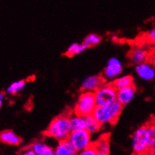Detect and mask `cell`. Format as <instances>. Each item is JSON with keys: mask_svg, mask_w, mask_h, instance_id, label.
I'll return each mask as SVG.
<instances>
[{"mask_svg": "<svg viewBox=\"0 0 155 155\" xmlns=\"http://www.w3.org/2000/svg\"><path fill=\"white\" fill-rule=\"evenodd\" d=\"M69 113H63L51 120L45 132V136L56 140H63L69 137L72 133Z\"/></svg>", "mask_w": 155, "mask_h": 155, "instance_id": "cell-1", "label": "cell"}, {"mask_svg": "<svg viewBox=\"0 0 155 155\" xmlns=\"http://www.w3.org/2000/svg\"><path fill=\"white\" fill-rule=\"evenodd\" d=\"M124 105L117 100L105 105H97L93 114L102 125H114L118 120Z\"/></svg>", "mask_w": 155, "mask_h": 155, "instance_id": "cell-2", "label": "cell"}, {"mask_svg": "<svg viewBox=\"0 0 155 155\" xmlns=\"http://www.w3.org/2000/svg\"><path fill=\"white\" fill-rule=\"evenodd\" d=\"M97 105L94 92L82 91L78 99L73 112L78 115H88L93 114Z\"/></svg>", "mask_w": 155, "mask_h": 155, "instance_id": "cell-3", "label": "cell"}, {"mask_svg": "<svg viewBox=\"0 0 155 155\" xmlns=\"http://www.w3.org/2000/svg\"><path fill=\"white\" fill-rule=\"evenodd\" d=\"M132 148L133 154H148L150 147L148 145L146 126L140 127L132 136Z\"/></svg>", "mask_w": 155, "mask_h": 155, "instance_id": "cell-4", "label": "cell"}, {"mask_svg": "<svg viewBox=\"0 0 155 155\" xmlns=\"http://www.w3.org/2000/svg\"><path fill=\"white\" fill-rule=\"evenodd\" d=\"M117 90L111 82L103 84L100 88L94 92L97 104L105 105L117 100Z\"/></svg>", "mask_w": 155, "mask_h": 155, "instance_id": "cell-5", "label": "cell"}, {"mask_svg": "<svg viewBox=\"0 0 155 155\" xmlns=\"http://www.w3.org/2000/svg\"><path fill=\"white\" fill-rule=\"evenodd\" d=\"M91 135L92 134L88 130L83 129L72 132L67 139L79 154L93 143L91 141Z\"/></svg>", "mask_w": 155, "mask_h": 155, "instance_id": "cell-6", "label": "cell"}, {"mask_svg": "<svg viewBox=\"0 0 155 155\" xmlns=\"http://www.w3.org/2000/svg\"><path fill=\"white\" fill-rule=\"evenodd\" d=\"M123 72V66L119 59L116 57H111L107 63L106 66L103 71V76L105 79L109 81H114L119 77Z\"/></svg>", "mask_w": 155, "mask_h": 155, "instance_id": "cell-7", "label": "cell"}, {"mask_svg": "<svg viewBox=\"0 0 155 155\" xmlns=\"http://www.w3.org/2000/svg\"><path fill=\"white\" fill-rule=\"evenodd\" d=\"M106 82V79L103 75H91L84 79L81 84V90L82 91L95 92L103 84Z\"/></svg>", "mask_w": 155, "mask_h": 155, "instance_id": "cell-8", "label": "cell"}, {"mask_svg": "<svg viewBox=\"0 0 155 155\" xmlns=\"http://www.w3.org/2000/svg\"><path fill=\"white\" fill-rule=\"evenodd\" d=\"M137 75L144 81H152L155 78V68L150 63L143 62L136 65L135 68Z\"/></svg>", "mask_w": 155, "mask_h": 155, "instance_id": "cell-9", "label": "cell"}, {"mask_svg": "<svg viewBox=\"0 0 155 155\" xmlns=\"http://www.w3.org/2000/svg\"><path fill=\"white\" fill-rule=\"evenodd\" d=\"M136 93V87L135 84L130 85L126 87L117 90V100L122 105H126L130 103L135 97Z\"/></svg>", "mask_w": 155, "mask_h": 155, "instance_id": "cell-10", "label": "cell"}, {"mask_svg": "<svg viewBox=\"0 0 155 155\" xmlns=\"http://www.w3.org/2000/svg\"><path fill=\"white\" fill-rule=\"evenodd\" d=\"M54 153L55 155H76L78 154L68 139L59 141L58 145L54 149Z\"/></svg>", "mask_w": 155, "mask_h": 155, "instance_id": "cell-11", "label": "cell"}, {"mask_svg": "<svg viewBox=\"0 0 155 155\" xmlns=\"http://www.w3.org/2000/svg\"><path fill=\"white\" fill-rule=\"evenodd\" d=\"M0 140L2 143L13 146H18L22 142V139L12 130H4L0 133Z\"/></svg>", "mask_w": 155, "mask_h": 155, "instance_id": "cell-12", "label": "cell"}, {"mask_svg": "<svg viewBox=\"0 0 155 155\" xmlns=\"http://www.w3.org/2000/svg\"><path fill=\"white\" fill-rule=\"evenodd\" d=\"M109 134H104L95 142H93L97 155H108L110 153Z\"/></svg>", "mask_w": 155, "mask_h": 155, "instance_id": "cell-13", "label": "cell"}, {"mask_svg": "<svg viewBox=\"0 0 155 155\" xmlns=\"http://www.w3.org/2000/svg\"><path fill=\"white\" fill-rule=\"evenodd\" d=\"M129 58L133 64L138 65L146 61L148 59V53L143 48H136L130 52Z\"/></svg>", "mask_w": 155, "mask_h": 155, "instance_id": "cell-14", "label": "cell"}, {"mask_svg": "<svg viewBox=\"0 0 155 155\" xmlns=\"http://www.w3.org/2000/svg\"><path fill=\"white\" fill-rule=\"evenodd\" d=\"M29 146L32 148L35 155H55L54 148L43 142L36 141Z\"/></svg>", "mask_w": 155, "mask_h": 155, "instance_id": "cell-15", "label": "cell"}, {"mask_svg": "<svg viewBox=\"0 0 155 155\" xmlns=\"http://www.w3.org/2000/svg\"><path fill=\"white\" fill-rule=\"evenodd\" d=\"M83 117L85 122V129L88 130L91 134L98 133L101 130L103 125L94 117V114H88V115L83 116Z\"/></svg>", "mask_w": 155, "mask_h": 155, "instance_id": "cell-16", "label": "cell"}, {"mask_svg": "<svg viewBox=\"0 0 155 155\" xmlns=\"http://www.w3.org/2000/svg\"><path fill=\"white\" fill-rule=\"evenodd\" d=\"M115 88L117 90L121 89V88L126 87L134 84V79L132 75H124V76L117 77L111 81Z\"/></svg>", "mask_w": 155, "mask_h": 155, "instance_id": "cell-17", "label": "cell"}, {"mask_svg": "<svg viewBox=\"0 0 155 155\" xmlns=\"http://www.w3.org/2000/svg\"><path fill=\"white\" fill-rule=\"evenodd\" d=\"M70 124L72 132L85 129V122L83 116L78 115L74 113L70 116Z\"/></svg>", "mask_w": 155, "mask_h": 155, "instance_id": "cell-18", "label": "cell"}, {"mask_svg": "<svg viewBox=\"0 0 155 155\" xmlns=\"http://www.w3.org/2000/svg\"><path fill=\"white\" fill-rule=\"evenodd\" d=\"M26 86V81L24 80H20L18 81L13 82L8 87L6 90V93L10 95H16L19 92H21Z\"/></svg>", "mask_w": 155, "mask_h": 155, "instance_id": "cell-19", "label": "cell"}, {"mask_svg": "<svg viewBox=\"0 0 155 155\" xmlns=\"http://www.w3.org/2000/svg\"><path fill=\"white\" fill-rule=\"evenodd\" d=\"M145 126H146L147 134H148V145L151 148V146L155 145V119L148 122Z\"/></svg>", "mask_w": 155, "mask_h": 155, "instance_id": "cell-20", "label": "cell"}, {"mask_svg": "<svg viewBox=\"0 0 155 155\" xmlns=\"http://www.w3.org/2000/svg\"><path fill=\"white\" fill-rule=\"evenodd\" d=\"M101 41L102 38L100 35H98L97 34L95 33H91L85 37V38L84 39L83 43L84 45H86L87 47L89 48L94 47V46L99 45L101 42Z\"/></svg>", "mask_w": 155, "mask_h": 155, "instance_id": "cell-21", "label": "cell"}, {"mask_svg": "<svg viewBox=\"0 0 155 155\" xmlns=\"http://www.w3.org/2000/svg\"><path fill=\"white\" fill-rule=\"evenodd\" d=\"M79 154L81 155H97V150H96L95 147H94V144H91L90 146H88L87 148H86L85 149H84L83 151H81L79 153Z\"/></svg>", "mask_w": 155, "mask_h": 155, "instance_id": "cell-22", "label": "cell"}, {"mask_svg": "<svg viewBox=\"0 0 155 155\" xmlns=\"http://www.w3.org/2000/svg\"><path fill=\"white\" fill-rule=\"evenodd\" d=\"M146 38L149 42L152 43V44H155V27L153 28L152 29H151L147 33Z\"/></svg>", "mask_w": 155, "mask_h": 155, "instance_id": "cell-23", "label": "cell"}, {"mask_svg": "<svg viewBox=\"0 0 155 155\" xmlns=\"http://www.w3.org/2000/svg\"><path fill=\"white\" fill-rule=\"evenodd\" d=\"M21 154L24 155H35V152L30 146L26 147L24 149L21 150Z\"/></svg>", "mask_w": 155, "mask_h": 155, "instance_id": "cell-24", "label": "cell"}, {"mask_svg": "<svg viewBox=\"0 0 155 155\" xmlns=\"http://www.w3.org/2000/svg\"><path fill=\"white\" fill-rule=\"evenodd\" d=\"M5 93L2 91L0 93V107H2V105L3 100H5Z\"/></svg>", "mask_w": 155, "mask_h": 155, "instance_id": "cell-25", "label": "cell"}, {"mask_svg": "<svg viewBox=\"0 0 155 155\" xmlns=\"http://www.w3.org/2000/svg\"><path fill=\"white\" fill-rule=\"evenodd\" d=\"M148 154L155 155V145H153V146H151V148H149V150H148Z\"/></svg>", "mask_w": 155, "mask_h": 155, "instance_id": "cell-26", "label": "cell"}]
</instances>
